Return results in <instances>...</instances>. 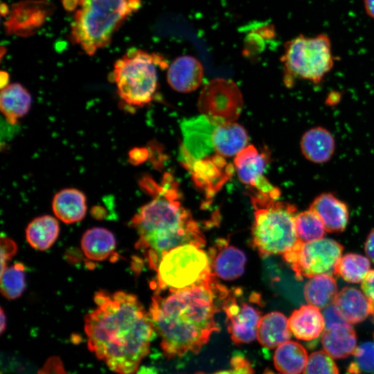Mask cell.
Segmentation results:
<instances>
[{
	"instance_id": "obj_31",
	"label": "cell",
	"mask_w": 374,
	"mask_h": 374,
	"mask_svg": "<svg viewBox=\"0 0 374 374\" xmlns=\"http://www.w3.org/2000/svg\"><path fill=\"white\" fill-rule=\"evenodd\" d=\"M295 227L298 239L305 242L323 238L326 231L319 217L310 209L296 215Z\"/></svg>"
},
{
	"instance_id": "obj_20",
	"label": "cell",
	"mask_w": 374,
	"mask_h": 374,
	"mask_svg": "<svg viewBox=\"0 0 374 374\" xmlns=\"http://www.w3.org/2000/svg\"><path fill=\"white\" fill-rule=\"evenodd\" d=\"M332 303L349 324L363 321L371 314L373 309V303L364 293L353 287H346L337 292Z\"/></svg>"
},
{
	"instance_id": "obj_18",
	"label": "cell",
	"mask_w": 374,
	"mask_h": 374,
	"mask_svg": "<svg viewBox=\"0 0 374 374\" xmlns=\"http://www.w3.org/2000/svg\"><path fill=\"white\" fill-rule=\"evenodd\" d=\"M335 147L333 135L321 126L314 127L305 131L300 141L303 156L306 160L317 164L329 161L335 153Z\"/></svg>"
},
{
	"instance_id": "obj_39",
	"label": "cell",
	"mask_w": 374,
	"mask_h": 374,
	"mask_svg": "<svg viewBox=\"0 0 374 374\" xmlns=\"http://www.w3.org/2000/svg\"><path fill=\"white\" fill-rule=\"evenodd\" d=\"M364 250L368 258L374 262V229L371 231L366 238Z\"/></svg>"
},
{
	"instance_id": "obj_40",
	"label": "cell",
	"mask_w": 374,
	"mask_h": 374,
	"mask_svg": "<svg viewBox=\"0 0 374 374\" xmlns=\"http://www.w3.org/2000/svg\"><path fill=\"white\" fill-rule=\"evenodd\" d=\"M363 5L366 14L374 19V0H363Z\"/></svg>"
},
{
	"instance_id": "obj_43",
	"label": "cell",
	"mask_w": 374,
	"mask_h": 374,
	"mask_svg": "<svg viewBox=\"0 0 374 374\" xmlns=\"http://www.w3.org/2000/svg\"><path fill=\"white\" fill-rule=\"evenodd\" d=\"M9 11H10V9L6 5L3 4V3L1 5V13L2 15L7 16L9 13Z\"/></svg>"
},
{
	"instance_id": "obj_4",
	"label": "cell",
	"mask_w": 374,
	"mask_h": 374,
	"mask_svg": "<svg viewBox=\"0 0 374 374\" xmlns=\"http://www.w3.org/2000/svg\"><path fill=\"white\" fill-rule=\"evenodd\" d=\"M73 12L72 41L89 55L107 46L114 33L142 6L141 0H62Z\"/></svg>"
},
{
	"instance_id": "obj_41",
	"label": "cell",
	"mask_w": 374,
	"mask_h": 374,
	"mask_svg": "<svg viewBox=\"0 0 374 374\" xmlns=\"http://www.w3.org/2000/svg\"><path fill=\"white\" fill-rule=\"evenodd\" d=\"M132 153H130V158L131 160L133 161L140 162L141 160V158L143 157L144 153L142 150H134L132 152Z\"/></svg>"
},
{
	"instance_id": "obj_27",
	"label": "cell",
	"mask_w": 374,
	"mask_h": 374,
	"mask_svg": "<svg viewBox=\"0 0 374 374\" xmlns=\"http://www.w3.org/2000/svg\"><path fill=\"white\" fill-rule=\"evenodd\" d=\"M81 246L84 255L89 259L100 261L112 254L116 247V240L109 230L102 227H93L84 233Z\"/></svg>"
},
{
	"instance_id": "obj_26",
	"label": "cell",
	"mask_w": 374,
	"mask_h": 374,
	"mask_svg": "<svg viewBox=\"0 0 374 374\" xmlns=\"http://www.w3.org/2000/svg\"><path fill=\"white\" fill-rule=\"evenodd\" d=\"M308 359L306 349L294 341L280 344L274 354L275 368L285 374H301L305 369Z\"/></svg>"
},
{
	"instance_id": "obj_2",
	"label": "cell",
	"mask_w": 374,
	"mask_h": 374,
	"mask_svg": "<svg viewBox=\"0 0 374 374\" xmlns=\"http://www.w3.org/2000/svg\"><path fill=\"white\" fill-rule=\"evenodd\" d=\"M229 290L213 274L188 288L168 291L166 295L154 294L148 312L166 357L197 353L212 334L220 330L215 314L222 309Z\"/></svg>"
},
{
	"instance_id": "obj_42",
	"label": "cell",
	"mask_w": 374,
	"mask_h": 374,
	"mask_svg": "<svg viewBox=\"0 0 374 374\" xmlns=\"http://www.w3.org/2000/svg\"><path fill=\"white\" fill-rule=\"evenodd\" d=\"M6 316L3 313V310L1 309V333H3L4 330L6 329Z\"/></svg>"
},
{
	"instance_id": "obj_29",
	"label": "cell",
	"mask_w": 374,
	"mask_h": 374,
	"mask_svg": "<svg viewBox=\"0 0 374 374\" xmlns=\"http://www.w3.org/2000/svg\"><path fill=\"white\" fill-rule=\"evenodd\" d=\"M337 294L336 280L329 274H321L310 278L304 287L306 301L319 309L332 304Z\"/></svg>"
},
{
	"instance_id": "obj_10",
	"label": "cell",
	"mask_w": 374,
	"mask_h": 374,
	"mask_svg": "<svg viewBox=\"0 0 374 374\" xmlns=\"http://www.w3.org/2000/svg\"><path fill=\"white\" fill-rule=\"evenodd\" d=\"M244 103L242 93L231 80L215 78L202 89L198 109L202 115L219 125L235 122L240 116Z\"/></svg>"
},
{
	"instance_id": "obj_34",
	"label": "cell",
	"mask_w": 374,
	"mask_h": 374,
	"mask_svg": "<svg viewBox=\"0 0 374 374\" xmlns=\"http://www.w3.org/2000/svg\"><path fill=\"white\" fill-rule=\"evenodd\" d=\"M303 374H339V372L332 357L325 350H318L308 357Z\"/></svg>"
},
{
	"instance_id": "obj_1",
	"label": "cell",
	"mask_w": 374,
	"mask_h": 374,
	"mask_svg": "<svg viewBox=\"0 0 374 374\" xmlns=\"http://www.w3.org/2000/svg\"><path fill=\"white\" fill-rule=\"evenodd\" d=\"M96 308L84 317L89 348L118 374H136L150 352L155 329L138 298L124 292L95 294Z\"/></svg>"
},
{
	"instance_id": "obj_21",
	"label": "cell",
	"mask_w": 374,
	"mask_h": 374,
	"mask_svg": "<svg viewBox=\"0 0 374 374\" xmlns=\"http://www.w3.org/2000/svg\"><path fill=\"white\" fill-rule=\"evenodd\" d=\"M288 326L296 338L310 341L323 332L325 321L319 309L309 304L292 312L288 319Z\"/></svg>"
},
{
	"instance_id": "obj_6",
	"label": "cell",
	"mask_w": 374,
	"mask_h": 374,
	"mask_svg": "<svg viewBox=\"0 0 374 374\" xmlns=\"http://www.w3.org/2000/svg\"><path fill=\"white\" fill-rule=\"evenodd\" d=\"M280 62L287 87L296 80L319 83L334 66L330 39L324 33L299 35L285 42Z\"/></svg>"
},
{
	"instance_id": "obj_11",
	"label": "cell",
	"mask_w": 374,
	"mask_h": 374,
	"mask_svg": "<svg viewBox=\"0 0 374 374\" xmlns=\"http://www.w3.org/2000/svg\"><path fill=\"white\" fill-rule=\"evenodd\" d=\"M239 289L229 290L224 299L222 309L226 314V325L232 341L237 344H248L257 336L261 312L255 305L260 298L253 294L251 303L242 300Z\"/></svg>"
},
{
	"instance_id": "obj_12",
	"label": "cell",
	"mask_w": 374,
	"mask_h": 374,
	"mask_svg": "<svg viewBox=\"0 0 374 374\" xmlns=\"http://www.w3.org/2000/svg\"><path fill=\"white\" fill-rule=\"evenodd\" d=\"M267 163V154L260 153L253 145H248L233 159L235 171L239 180L249 188V195L277 200L280 190L264 176Z\"/></svg>"
},
{
	"instance_id": "obj_15",
	"label": "cell",
	"mask_w": 374,
	"mask_h": 374,
	"mask_svg": "<svg viewBox=\"0 0 374 374\" xmlns=\"http://www.w3.org/2000/svg\"><path fill=\"white\" fill-rule=\"evenodd\" d=\"M208 257L212 272L216 277L232 280L240 277L245 269L247 257L244 253L220 238L209 249Z\"/></svg>"
},
{
	"instance_id": "obj_8",
	"label": "cell",
	"mask_w": 374,
	"mask_h": 374,
	"mask_svg": "<svg viewBox=\"0 0 374 374\" xmlns=\"http://www.w3.org/2000/svg\"><path fill=\"white\" fill-rule=\"evenodd\" d=\"M157 272L155 292L188 288L214 274L208 255L200 247L193 244L180 245L166 253Z\"/></svg>"
},
{
	"instance_id": "obj_28",
	"label": "cell",
	"mask_w": 374,
	"mask_h": 374,
	"mask_svg": "<svg viewBox=\"0 0 374 374\" xmlns=\"http://www.w3.org/2000/svg\"><path fill=\"white\" fill-rule=\"evenodd\" d=\"M60 232L57 220L50 215L34 219L27 226L26 236L30 245L37 250H46L57 240Z\"/></svg>"
},
{
	"instance_id": "obj_30",
	"label": "cell",
	"mask_w": 374,
	"mask_h": 374,
	"mask_svg": "<svg viewBox=\"0 0 374 374\" xmlns=\"http://www.w3.org/2000/svg\"><path fill=\"white\" fill-rule=\"evenodd\" d=\"M370 267V261L366 257L357 253H346L337 262L335 274L346 282L358 283L365 278Z\"/></svg>"
},
{
	"instance_id": "obj_25",
	"label": "cell",
	"mask_w": 374,
	"mask_h": 374,
	"mask_svg": "<svg viewBox=\"0 0 374 374\" xmlns=\"http://www.w3.org/2000/svg\"><path fill=\"white\" fill-rule=\"evenodd\" d=\"M32 105L28 91L19 83L9 84L1 89L0 108L6 120L10 124L27 114Z\"/></svg>"
},
{
	"instance_id": "obj_35",
	"label": "cell",
	"mask_w": 374,
	"mask_h": 374,
	"mask_svg": "<svg viewBox=\"0 0 374 374\" xmlns=\"http://www.w3.org/2000/svg\"><path fill=\"white\" fill-rule=\"evenodd\" d=\"M196 374H207L199 372ZM211 374H253L250 362L242 355L233 356L231 359V368Z\"/></svg>"
},
{
	"instance_id": "obj_19",
	"label": "cell",
	"mask_w": 374,
	"mask_h": 374,
	"mask_svg": "<svg viewBox=\"0 0 374 374\" xmlns=\"http://www.w3.org/2000/svg\"><path fill=\"white\" fill-rule=\"evenodd\" d=\"M215 154L223 157H235L248 145L249 136L245 128L235 122L216 125L211 135Z\"/></svg>"
},
{
	"instance_id": "obj_14",
	"label": "cell",
	"mask_w": 374,
	"mask_h": 374,
	"mask_svg": "<svg viewBox=\"0 0 374 374\" xmlns=\"http://www.w3.org/2000/svg\"><path fill=\"white\" fill-rule=\"evenodd\" d=\"M54 4L47 0H24L14 3L4 23L8 35L27 37L35 34L51 16Z\"/></svg>"
},
{
	"instance_id": "obj_45",
	"label": "cell",
	"mask_w": 374,
	"mask_h": 374,
	"mask_svg": "<svg viewBox=\"0 0 374 374\" xmlns=\"http://www.w3.org/2000/svg\"><path fill=\"white\" fill-rule=\"evenodd\" d=\"M371 317H372V320L374 323V305H373V309H372V312H371Z\"/></svg>"
},
{
	"instance_id": "obj_3",
	"label": "cell",
	"mask_w": 374,
	"mask_h": 374,
	"mask_svg": "<svg viewBox=\"0 0 374 374\" xmlns=\"http://www.w3.org/2000/svg\"><path fill=\"white\" fill-rule=\"evenodd\" d=\"M153 199L140 208L132 223L139 239L136 248L145 256L149 267L157 271L162 256L180 245H205V238L190 212L182 204L177 183L164 175L161 184L151 178L141 181Z\"/></svg>"
},
{
	"instance_id": "obj_17",
	"label": "cell",
	"mask_w": 374,
	"mask_h": 374,
	"mask_svg": "<svg viewBox=\"0 0 374 374\" xmlns=\"http://www.w3.org/2000/svg\"><path fill=\"white\" fill-rule=\"evenodd\" d=\"M310 209L319 217L328 232H342L348 224V206L332 193H323L317 196Z\"/></svg>"
},
{
	"instance_id": "obj_44",
	"label": "cell",
	"mask_w": 374,
	"mask_h": 374,
	"mask_svg": "<svg viewBox=\"0 0 374 374\" xmlns=\"http://www.w3.org/2000/svg\"><path fill=\"white\" fill-rule=\"evenodd\" d=\"M262 374H285V373H274V371H271V370H266Z\"/></svg>"
},
{
	"instance_id": "obj_32",
	"label": "cell",
	"mask_w": 374,
	"mask_h": 374,
	"mask_svg": "<svg viewBox=\"0 0 374 374\" xmlns=\"http://www.w3.org/2000/svg\"><path fill=\"white\" fill-rule=\"evenodd\" d=\"M24 266L19 262L7 267L1 272V292L8 299L19 297L26 287Z\"/></svg>"
},
{
	"instance_id": "obj_5",
	"label": "cell",
	"mask_w": 374,
	"mask_h": 374,
	"mask_svg": "<svg viewBox=\"0 0 374 374\" xmlns=\"http://www.w3.org/2000/svg\"><path fill=\"white\" fill-rule=\"evenodd\" d=\"M163 56L132 48L116 60L112 78L120 98L127 105L141 107L149 103L158 84L157 69L168 68Z\"/></svg>"
},
{
	"instance_id": "obj_24",
	"label": "cell",
	"mask_w": 374,
	"mask_h": 374,
	"mask_svg": "<svg viewBox=\"0 0 374 374\" xmlns=\"http://www.w3.org/2000/svg\"><path fill=\"white\" fill-rule=\"evenodd\" d=\"M291 332L286 317L281 312H271L260 319L256 338L262 346L273 349L289 341Z\"/></svg>"
},
{
	"instance_id": "obj_33",
	"label": "cell",
	"mask_w": 374,
	"mask_h": 374,
	"mask_svg": "<svg viewBox=\"0 0 374 374\" xmlns=\"http://www.w3.org/2000/svg\"><path fill=\"white\" fill-rule=\"evenodd\" d=\"M354 359L348 366V374L374 373V343L364 342L357 346Z\"/></svg>"
},
{
	"instance_id": "obj_13",
	"label": "cell",
	"mask_w": 374,
	"mask_h": 374,
	"mask_svg": "<svg viewBox=\"0 0 374 374\" xmlns=\"http://www.w3.org/2000/svg\"><path fill=\"white\" fill-rule=\"evenodd\" d=\"M183 165L190 172L195 185L212 198L228 181L235 170L234 166L228 163L225 157L217 154L199 159H194L182 148Z\"/></svg>"
},
{
	"instance_id": "obj_36",
	"label": "cell",
	"mask_w": 374,
	"mask_h": 374,
	"mask_svg": "<svg viewBox=\"0 0 374 374\" xmlns=\"http://www.w3.org/2000/svg\"><path fill=\"white\" fill-rule=\"evenodd\" d=\"M17 251L16 244L8 238L1 239V271H3L7 267V262L15 254Z\"/></svg>"
},
{
	"instance_id": "obj_38",
	"label": "cell",
	"mask_w": 374,
	"mask_h": 374,
	"mask_svg": "<svg viewBox=\"0 0 374 374\" xmlns=\"http://www.w3.org/2000/svg\"><path fill=\"white\" fill-rule=\"evenodd\" d=\"M362 292L374 305V269L370 270L362 281Z\"/></svg>"
},
{
	"instance_id": "obj_9",
	"label": "cell",
	"mask_w": 374,
	"mask_h": 374,
	"mask_svg": "<svg viewBox=\"0 0 374 374\" xmlns=\"http://www.w3.org/2000/svg\"><path fill=\"white\" fill-rule=\"evenodd\" d=\"M343 249L339 242L330 238L307 242L298 240L283 257L294 271L296 278L301 280L304 277L335 274Z\"/></svg>"
},
{
	"instance_id": "obj_22",
	"label": "cell",
	"mask_w": 374,
	"mask_h": 374,
	"mask_svg": "<svg viewBox=\"0 0 374 374\" xmlns=\"http://www.w3.org/2000/svg\"><path fill=\"white\" fill-rule=\"evenodd\" d=\"M321 344L323 350L332 358H346L353 354L357 347L356 333L348 323L336 324L324 329Z\"/></svg>"
},
{
	"instance_id": "obj_23",
	"label": "cell",
	"mask_w": 374,
	"mask_h": 374,
	"mask_svg": "<svg viewBox=\"0 0 374 374\" xmlns=\"http://www.w3.org/2000/svg\"><path fill=\"white\" fill-rule=\"evenodd\" d=\"M52 208L56 217L64 223L80 222L87 212L85 195L75 188L61 190L55 195Z\"/></svg>"
},
{
	"instance_id": "obj_37",
	"label": "cell",
	"mask_w": 374,
	"mask_h": 374,
	"mask_svg": "<svg viewBox=\"0 0 374 374\" xmlns=\"http://www.w3.org/2000/svg\"><path fill=\"white\" fill-rule=\"evenodd\" d=\"M325 328L327 329L336 324L347 323L339 314L333 303L329 305L323 312Z\"/></svg>"
},
{
	"instance_id": "obj_7",
	"label": "cell",
	"mask_w": 374,
	"mask_h": 374,
	"mask_svg": "<svg viewBox=\"0 0 374 374\" xmlns=\"http://www.w3.org/2000/svg\"><path fill=\"white\" fill-rule=\"evenodd\" d=\"M254 209L252 242L262 256L283 254L297 242L296 208L282 201L266 204L251 202Z\"/></svg>"
},
{
	"instance_id": "obj_16",
	"label": "cell",
	"mask_w": 374,
	"mask_h": 374,
	"mask_svg": "<svg viewBox=\"0 0 374 374\" xmlns=\"http://www.w3.org/2000/svg\"><path fill=\"white\" fill-rule=\"evenodd\" d=\"M203 77L202 64L191 55L179 56L168 66V83L178 92L189 93L196 90L201 85Z\"/></svg>"
}]
</instances>
